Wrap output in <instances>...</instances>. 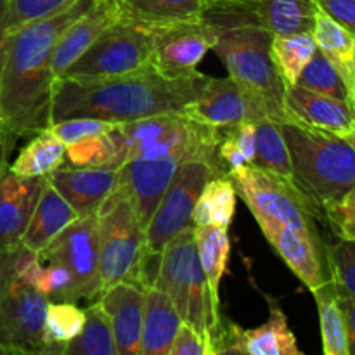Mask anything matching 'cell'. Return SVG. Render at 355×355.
<instances>
[{"label":"cell","instance_id":"1","mask_svg":"<svg viewBox=\"0 0 355 355\" xmlns=\"http://www.w3.org/2000/svg\"><path fill=\"white\" fill-rule=\"evenodd\" d=\"M92 2L73 0L49 16L10 30L0 73V123L16 139L37 135L52 125V54L66 28Z\"/></svg>","mask_w":355,"mask_h":355},{"label":"cell","instance_id":"2","mask_svg":"<svg viewBox=\"0 0 355 355\" xmlns=\"http://www.w3.org/2000/svg\"><path fill=\"white\" fill-rule=\"evenodd\" d=\"M208 80L203 73L166 76L155 66L97 78H55L52 123L75 116H94L125 123L172 111L193 103Z\"/></svg>","mask_w":355,"mask_h":355},{"label":"cell","instance_id":"3","mask_svg":"<svg viewBox=\"0 0 355 355\" xmlns=\"http://www.w3.org/2000/svg\"><path fill=\"white\" fill-rule=\"evenodd\" d=\"M201 16L214 30V51L229 76L260 101L272 120H290L284 106L286 83L270 55L274 35L257 21L252 0H210Z\"/></svg>","mask_w":355,"mask_h":355},{"label":"cell","instance_id":"4","mask_svg":"<svg viewBox=\"0 0 355 355\" xmlns=\"http://www.w3.org/2000/svg\"><path fill=\"white\" fill-rule=\"evenodd\" d=\"M281 128L290 149L291 180L324 217L326 207L355 187L354 137L321 130L293 118L283 121Z\"/></svg>","mask_w":355,"mask_h":355},{"label":"cell","instance_id":"5","mask_svg":"<svg viewBox=\"0 0 355 355\" xmlns=\"http://www.w3.org/2000/svg\"><path fill=\"white\" fill-rule=\"evenodd\" d=\"M220 128L200 123L182 111L116 123L111 130L118 146V168L132 158L179 156L184 162H207L225 175L218 159Z\"/></svg>","mask_w":355,"mask_h":355},{"label":"cell","instance_id":"6","mask_svg":"<svg viewBox=\"0 0 355 355\" xmlns=\"http://www.w3.org/2000/svg\"><path fill=\"white\" fill-rule=\"evenodd\" d=\"M155 288L168 295L182 322L193 326L211 349V340L222 328V315L208 293L198 257L194 225L180 231L165 245Z\"/></svg>","mask_w":355,"mask_h":355},{"label":"cell","instance_id":"7","mask_svg":"<svg viewBox=\"0 0 355 355\" xmlns=\"http://www.w3.org/2000/svg\"><path fill=\"white\" fill-rule=\"evenodd\" d=\"M101 250V290L118 283L141 286V263L146 252V231L128 191L116 182L96 214ZM101 291V295H103Z\"/></svg>","mask_w":355,"mask_h":355},{"label":"cell","instance_id":"8","mask_svg":"<svg viewBox=\"0 0 355 355\" xmlns=\"http://www.w3.org/2000/svg\"><path fill=\"white\" fill-rule=\"evenodd\" d=\"M246 203L259 227L284 225L318 234V220L324 222L314 203L286 177L248 163L225 173Z\"/></svg>","mask_w":355,"mask_h":355},{"label":"cell","instance_id":"9","mask_svg":"<svg viewBox=\"0 0 355 355\" xmlns=\"http://www.w3.org/2000/svg\"><path fill=\"white\" fill-rule=\"evenodd\" d=\"M151 24L125 14L107 28L62 76L97 78L135 71L151 64Z\"/></svg>","mask_w":355,"mask_h":355},{"label":"cell","instance_id":"10","mask_svg":"<svg viewBox=\"0 0 355 355\" xmlns=\"http://www.w3.org/2000/svg\"><path fill=\"white\" fill-rule=\"evenodd\" d=\"M220 175L224 173L207 162H186L180 165L146 227V253L162 257L163 248L173 236L193 227V211L201 191L208 180Z\"/></svg>","mask_w":355,"mask_h":355},{"label":"cell","instance_id":"11","mask_svg":"<svg viewBox=\"0 0 355 355\" xmlns=\"http://www.w3.org/2000/svg\"><path fill=\"white\" fill-rule=\"evenodd\" d=\"M2 274V307L10 349L16 355L49 354L44 329L49 298L21 281L10 270L6 250H0Z\"/></svg>","mask_w":355,"mask_h":355},{"label":"cell","instance_id":"12","mask_svg":"<svg viewBox=\"0 0 355 355\" xmlns=\"http://www.w3.org/2000/svg\"><path fill=\"white\" fill-rule=\"evenodd\" d=\"M37 253L40 259L68 267L75 279L78 302L92 304L101 297V250L96 215L76 218Z\"/></svg>","mask_w":355,"mask_h":355},{"label":"cell","instance_id":"13","mask_svg":"<svg viewBox=\"0 0 355 355\" xmlns=\"http://www.w3.org/2000/svg\"><path fill=\"white\" fill-rule=\"evenodd\" d=\"M149 24L153 33L151 66L163 75H194L201 59L208 51H214L215 33L203 16Z\"/></svg>","mask_w":355,"mask_h":355},{"label":"cell","instance_id":"14","mask_svg":"<svg viewBox=\"0 0 355 355\" xmlns=\"http://www.w3.org/2000/svg\"><path fill=\"white\" fill-rule=\"evenodd\" d=\"M193 120L215 128H229L243 121H259L270 118L260 101L246 92L231 76L211 78L205 82L203 89L193 103L182 110Z\"/></svg>","mask_w":355,"mask_h":355},{"label":"cell","instance_id":"15","mask_svg":"<svg viewBox=\"0 0 355 355\" xmlns=\"http://www.w3.org/2000/svg\"><path fill=\"white\" fill-rule=\"evenodd\" d=\"M267 304L269 319L259 328L243 329L236 322L222 319V328L211 340V355H302L281 305L270 297H267Z\"/></svg>","mask_w":355,"mask_h":355},{"label":"cell","instance_id":"16","mask_svg":"<svg viewBox=\"0 0 355 355\" xmlns=\"http://www.w3.org/2000/svg\"><path fill=\"white\" fill-rule=\"evenodd\" d=\"M184 162L179 156H156V158H132L118 168V184L128 191L134 201L135 211L146 231Z\"/></svg>","mask_w":355,"mask_h":355},{"label":"cell","instance_id":"17","mask_svg":"<svg viewBox=\"0 0 355 355\" xmlns=\"http://www.w3.org/2000/svg\"><path fill=\"white\" fill-rule=\"evenodd\" d=\"M260 231L291 272L311 291L329 281L326 245L319 232H304L284 225H267Z\"/></svg>","mask_w":355,"mask_h":355},{"label":"cell","instance_id":"18","mask_svg":"<svg viewBox=\"0 0 355 355\" xmlns=\"http://www.w3.org/2000/svg\"><path fill=\"white\" fill-rule=\"evenodd\" d=\"M47 177H19L7 172L0 177V250H14L23 241Z\"/></svg>","mask_w":355,"mask_h":355},{"label":"cell","instance_id":"19","mask_svg":"<svg viewBox=\"0 0 355 355\" xmlns=\"http://www.w3.org/2000/svg\"><path fill=\"white\" fill-rule=\"evenodd\" d=\"M125 16L114 0H94L92 6L80 17H76L62 37L52 54V73L55 78H61L73 62L104 33L110 26Z\"/></svg>","mask_w":355,"mask_h":355},{"label":"cell","instance_id":"20","mask_svg":"<svg viewBox=\"0 0 355 355\" xmlns=\"http://www.w3.org/2000/svg\"><path fill=\"white\" fill-rule=\"evenodd\" d=\"M284 106L293 120L333 134L355 135V107L345 101L312 92L300 85H286Z\"/></svg>","mask_w":355,"mask_h":355},{"label":"cell","instance_id":"21","mask_svg":"<svg viewBox=\"0 0 355 355\" xmlns=\"http://www.w3.org/2000/svg\"><path fill=\"white\" fill-rule=\"evenodd\" d=\"M110 318L118 355H141L144 290L130 283H118L97 298Z\"/></svg>","mask_w":355,"mask_h":355},{"label":"cell","instance_id":"22","mask_svg":"<svg viewBox=\"0 0 355 355\" xmlns=\"http://www.w3.org/2000/svg\"><path fill=\"white\" fill-rule=\"evenodd\" d=\"M49 182L69 203L78 217L96 215L118 180L113 168H76L59 166L47 177Z\"/></svg>","mask_w":355,"mask_h":355},{"label":"cell","instance_id":"23","mask_svg":"<svg viewBox=\"0 0 355 355\" xmlns=\"http://www.w3.org/2000/svg\"><path fill=\"white\" fill-rule=\"evenodd\" d=\"M182 318L175 305L158 288L144 291V318H142L141 355H170V349Z\"/></svg>","mask_w":355,"mask_h":355},{"label":"cell","instance_id":"24","mask_svg":"<svg viewBox=\"0 0 355 355\" xmlns=\"http://www.w3.org/2000/svg\"><path fill=\"white\" fill-rule=\"evenodd\" d=\"M76 218H80L76 211L47 179L21 245L33 252H40Z\"/></svg>","mask_w":355,"mask_h":355},{"label":"cell","instance_id":"25","mask_svg":"<svg viewBox=\"0 0 355 355\" xmlns=\"http://www.w3.org/2000/svg\"><path fill=\"white\" fill-rule=\"evenodd\" d=\"M257 21L274 37L312 33L319 6L315 0H252Z\"/></svg>","mask_w":355,"mask_h":355},{"label":"cell","instance_id":"26","mask_svg":"<svg viewBox=\"0 0 355 355\" xmlns=\"http://www.w3.org/2000/svg\"><path fill=\"white\" fill-rule=\"evenodd\" d=\"M312 35L319 51L331 61L345 82L350 103L355 107V33L319 9Z\"/></svg>","mask_w":355,"mask_h":355},{"label":"cell","instance_id":"27","mask_svg":"<svg viewBox=\"0 0 355 355\" xmlns=\"http://www.w3.org/2000/svg\"><path fill=\"white\" fill-rule=\"evenodd\" d=\"M194 238H196L198 257L207 279L208 293L215 309L220 311V281L227 269L229 253H231L227 229L217 225H201V227L194 225Z\"/></svg>","mask_w":355,"mask_h":355},{"label":"cell","instance_id":"28","mask_svg":"<svg viewBox=\"0 0 355 355\" xmlns=\"http://www.w3.org/2000/svg\"><path fill=\"white\" fill-rule=\"evenodd\" d=\"M64 162L66 146L47 128L33 135L9 170L19 177H49Z\"/></svg>","mask_w":355,"mask_h":355},{"label":"cell","instance_id":"29","mask_svg":"<svg viewBox=\"0 0 355 355\" xmlns=\"http://www.w3.org/2000/svg\"><path fill=\"white\" fill-rule=\"evenodd\" d=\"M236 200L238 193L229 177H214L208 180L198 198L193 211V224L196 227L217 225V227L229 229L236 214Z\"/></svg>","mask_w":355,"mask_h":355},{"label":"cell","instance_id":"30","mask_svg":"<svg viewBox=\"0 0 355 355\" xmlns=\"http://www.w3.org/2000/svg\"><path fill=\"white\" fill-rule=\"evenodd\" d=\"M318 304L319 322H321L322 350L326 355H349L347 324L340 297L331 279L321 288L312 291Z\"/></svg>","mask_w":355,"mask_h":355},{"label":"cell","instance_id":"31","mask_svg":"<svg viewBox=\"0 0 355 355\" xmlns=\"http://www.w3.org/2000/svg\"><path fill=\"white\" fill-rule=\"evenodd\" d=\"M253 165L277 173L281 177H286V179L293 177L290 149H288L283 128H281V123H277L272 118H266V120L255 123Z\"/></svg>","mask_w":355,"mask_h":355},{"label":"cell","instance_id":"32","mask_svg":"<svg viewBox=\"0 0 355 355\" xmlns=\"http://www.w3.org/2000/svg\"><path fill=\"white\" fill-rule=\"evenodd\" d=\"M127 16L146 23L194 19L203 14L210 0H114Z\"/></svg>","mask_w":355,"mask_h":355},{"label":"cell","instance_id":"33","mask_svg":"<svg viewBox=\"0 0 355 355\" xmlns=\"http://www.w3.org/2000/svg\"><path fill=\"white\" fill-rule=\"evenodd\" d=\"M85 324L76 338L64 347V355H118L111 322L99 302L87 305Z\"/></svg>","mask_w":355,"mask_h":355},{"label":"cell","instance_id":"34","mask_svg":"<svg viewBox=\"0 0 355 355\" xmlns=\"http://www.w3.org/2000/svg\"><path fill=\"white\" fill-rule=\"evenodd\" d=\"M318 51L312 33H297L290 37H272L270 55L286 85H297L298 76Z\"/></svg>","mask_w":355,"mask_h":355},{"label":"cell","instance_id":"35","mask_svg":"<svg viewBox=\"0 0 355 355\" xmlns=\"http://www.w3.org/2000/svg\"><path fill=\"white\" fill-rule=\"evenodd\" d=\"M85 311L75 302H49L44 338L49 354H62L64 347L80 335Z\"/></svg>","mask_w":355,"mask_h":355},{"label":"cell","instance_id":"36","mask_svg":"<svg viewBox=\"0 0 355 355\" xmlns=\"http://www.w3.org/2000/svg\"><path fill=\"white\" fill-rule=\"evenodd\" d=\"M111 130L106 134L80 139L66 146V163L76 168L118 170V146Z\"/></svg>","mask_w":355,"mask_h":355},{"label":"cell","instance_id":"37","mask_svg":"<svg viewBox=\"0 0 355 355\" xmlns=\"http://www.w3.org/2000/svg\"><path fill=\"white\" fill-rule=\"evenodd\" d=\"M297 85L312 90V92L324 94V96L350 103V94L345 82L340 76V73L336 71L335 66L331 64V61L319 49L312 55L309 64L304 68L302 75L298 76Z\"/></svg>","mask_w":355,"mask_h":355},{"label":"cell","instance_id":"38","mask_svg":"<svg viewBox=\"0 0 355 355\" xmlns=\"http://www.w3.org/2000/svg\"><path fill=\"white\" fill-rule=\"evenodd\" d=\"M218 159L224 172L248 165L255 159V123L243 121L234 127L222 128L218 142Z\"/></svg>","mask_w":355,"mask_h":355},{"label":"cell","instance_id":"39","mask_svg":"<svg viewBox=\"0 0 355 355\" xmlns=\"http://www.w3.org/2000/svg\"><path fill=\"white\" fill-rule=\"evenodd\" d=\"M326 262L338 297L355 300V241L340 239L326 245Z\"/></svg>","mask_w":355,"mask_h":355},{"label":"cell","instance_id":"40","mask_svg":"<svg viewBox=\"0 0 355 355\" xmlns=\"http://www.w3.org/2000/svg\"><path fill=\"white\" fill-rule=\"evenodd\" d=\"M116 123L113 121L101 120V118L94 116H75L66 118V120L55 121L49 127V130L59 139L64 146L73 144V142L80 141V139L90 137V135L106 134Z\"/></svg>","mask_w":355,"mask_h":355},{"label":"cell","instance_id":"41","mask_svg":"<svg viewBox=\"0 0 355 355\" xmlns=\"http://www.w3.org/2000/svg\"><path fill=\"white\" fill-rule=\"evenodd\" d=\"M324 222L340 239L355 241V187L324 210Z\"/></svg>","mask_w":355,"mask_h":355},{"label":"cell","instance_id":"42","mask_svg":"<svg viewBox=\"0 0 355 355\" xmlns=\"http://www.w3.org/2000/svg\"><path fill=\"white\" fill-rule=\"evenodd\" d=\"M73 0H9L10 30L62 9Z\"/></svg>","mask_w":355,"mask_h":355},{"label":"cell","instance_id":"43","mask_svg":"<svg viewBox=\"0 0 355 355\" xmlns=\"http://www.w3.org/2000/svg\"><path fill=\"white\" fill-rule=\"evenodd\" d=\"M170 355H211L210 343L193 328L182 322L170 349Z\"/></svg>","mask_w":355,"mask_h":355},{"label":"cell","instance_id":"44","mask_svg":"<svg viewBox=\"0 0 355 355\" xmlns=\"http://www.w3.org/2000/svg\"><path fill=\"white\" fill-rule=\"evenodd\" d=\"M319 9L355 33V0H315Z\"/></svg>","mask_w":355,"mask_h":355},{"label":"cell","instance_id":"45","mask_svg":"<svg viewBox=\"0 0 355 355\" xmlns=\"http://www.w3.org/2000/svg\"><path fill=\"white\" fill-rule=\"evenodd\" d=\"M343 315L347 324V340H349V355H355V300L340 297Z\"/></svg>","mask_w":355,"mask_h":355},{"label":"cell","instance_id":"46","mask_svg":"<svg viewBox=\"0 0 355 355\" xmlns=\"http://www.w3.org/2000/svg\"><path fill=\"white\" fill-rule=\"evenodd\" d=\"M10 24H9V0H0V73L3 66V55H6L7 40H9Z\"/></svg>","mask_w":355,"mask_h":355},{"label":"cell","instance_id":"47","mask_svg":"<svg viewBox=\"0 0 355 355\" xmlns=\"http://www.w3.org/2000/svg\"><path fill=\"white\" fill-rule=\"evenodd\" d=\"M16 142V137L7 132V128L0 123V177L9 168V155L12 151V146Z\"/></svg>","mask_w":355,"mask_h":355},{"label":"cell","instance_id":"48","mask_svg":"<svg viewBox=\"0 0 355 355\" xmlns=\"http://www.w3.org/2000/svg\"><path fill=\"white\" fill-rule=\"evenodd\" d=\"M0 354H12L10 349L9 335H7L6 319H3V307H2V274H0Z\"/></svg>","mask_w":355,"mask_h":355},{"label":"cell","instance_id":"49","mask_svg":"<svg viewBox=\"0 0 355 355\" xmlns=\"http://www.w3.org/2000/svg\"><path fill=\"white\" fill-rule=\"evenodd\" d=\"M352 137H354V141H355V135H352Z\"/></svg>","mask_w":355,"mask_h":355}]
</instances>
